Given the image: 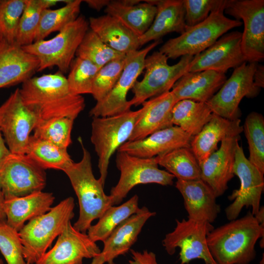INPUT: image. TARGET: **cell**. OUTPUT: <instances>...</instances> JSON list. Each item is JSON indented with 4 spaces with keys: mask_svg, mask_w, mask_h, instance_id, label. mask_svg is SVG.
I'll return each mask as SVG.
<instances>
[{
    "mask_svg": "<svg viewBox=\"0 0 264 264\" xmlns=\"http://www.w3.org/2000/svg\"><path fill=\"white\" fill-rule=\"evenodd\" d=\"M19 89L24 105L37 117L36 125L64 117L74 120L85 107L84 98L70 92L66 78L59 71L33 76Z\"/></svg>",
    "mask_w": 264,
    "mask_h": 264,
    "instance_id": "obj_1",
    "label": "cell"
},
{
    "mask_svg": "<svg viewBox=\"0 0 264 264\" xmlns=\"http://www.w3.org/2000/svg\"><path fill=\"white\" fill-rule=\"evenodd\" d=\"M264 236V226L249 211L214 228L207 237V243L217 264H249L255 258L257 241Z\"/></svg>",
    "mask_w": 264,
    "mask_h": 264,
    "instance_id": "obj_2",
    "label": "cell"
},
{
    "mask_svg": "<svg viewBox=\"0 0 264 264\" xmlns=\"http://www.w3.org/2000/svg\"><path fill=\"white\" fill-rule=\"evenodd\" d=\"M78 140L83 151L82 158L78 162H73L63 172L68 176L79 202V216L73 226L86 233L92 222L113 205L110 196L104 191L102 182L94 176L89 151L81 137Z\"/></svg>",
    "mask_w": 264,
    "mask_h": 264,
    "instance_id": "obj_3",
    "label": "cell"
},
{
    "mask_svg": "<svg viewBox=\"0 0 264 264\" xmlns=\"http://www.w3.org/2000/svg\"><path fill=\"white\" fill-rule=\"evenodd\" d=\"M225 2L226 0H222L200 23L191 27L186 25L183 33L168 40L159 51L174 59L185 55L194 56L209 47L230 30L241 26V21L225 16Z\"/></svg>",
    "mask_w": 264,
    "mask_h": 264,
    "instance_id": "obj_4",
    "label": "cell"
},
{
    "mask_svg": "<svg viewBox=\"0 0 264 264\" xmlns=\"http://www.w3.org/2000/svg\"><path fill=\"white\" fill-rule=\"evenodd\" d=\"M74 206V198L68 197L47 213L28 221L21 229L19 233L26 263L36 264L44 255L73 218Z\"/></svg>",
    "mask_w": 264,
    "mask_h": 264,
    "instance_id": "obj_5",
    "label": "cell"
},
{
    "mask_svg": "<svg viewBox=\"0 0 264 264\" xmlns=\"http://www.w3.org/2000/svg\"><path fill=\"white\" fill-rule=\"evenodd\" d=\"M144 110L142 106L114 116L92 117L90 140L98 157L99 178L104 186L111 156L129 141Z\"/></svg>",
    "mask_w": 264,
    "mask_h": 264,
    "instance_id": "obj_6",
    "label": "cell"
},
{
    "mask_svg": "<svg viewBox=\"0 0 264 264\" xmlns=\"http://www.w3.org/2000/svg\"><path fill=\"white\" fill-rule=\"evenodd\" d=\"M89 28L88 22L80 15L53 38L36 41L22 47L38 59V71L57 66L64 74L69 69L77 50Z\"/></svg>",
    "mask_w": 264,
    "mask_h": 264,
    "instance_id": "obj_7",
    "label": "cell"
},
{
    "mask_svg": "<svg viewBox=\"0 0 264 264\" xmlns=\"http://www.w3.org/2000/svg\"><path fill=\"white\" fill-rule=\"evenodd\" d=\"M193 58L183 56L177 63L169 65V58L159 51L147 56L144 76L141 81L137 80L132 88L134 96L129 101L130 106H137L147 99L170 91L176 82L188 71Z\"/></svg>",
    "mask_w": 264,
    "mask_h": 264,
    "instance_id": "obj_8",
    "label": "cell"
},
{
    "mask_svg": "<svg viewBox=\"0 0 264 264\" xmlns=\"http://www.w3.org/2000/svg\"><path fill=\"white\" fill-rule=\"evenodd\" d=\"M115 162L120 176L117 184L110 190L113 205L121 203L131 190L138 184H173L175 176L158 168L155 157L141 158L117 152Z\"/></svg>",
    "mask_w": 264,
    "mask_h": 264,
    "instance_id": "obj_9",
    "label": "cell"
},
{
    "mask_svg": "<svg viewBox=\"0 0 264 264\" xmlns=\"http://www.w3.org/2000/svg\"><path fill=\"white\" fill-rule=\"evenodd\" d=\"M46 181L44 170L26 154L10 152L0 160V191L4 198L42 191Z\"/></svg>",
    "mask_w": 264,
    "mask_h": 264,
    "instance_id": "obj_10",
    "label": "cell"
},
{
    "mask_svg": "<svg viewBox=\"0 0 264 264\" xmlns=\"http://www.w3.org/2000/svg\"><path fill=\"white\" fill-rule=\"evenodd\" d=\"M161 40L152 42L143 49L128 53L122 73L115 85L102 100L96 102L89 112L90 116L108 117L130 110L127 96L144 69L148 54L161 43Z\"/></svg>",
    "mask_w": 264,
    "mask_h": 264,
    "instance_id": "obj_11",
    "label": "cell"
},
{
    "mask_svg": "<svg viewBox=\"0 0 264 264\" xmlns=\"http://www.w3.org/2000/svg\"><path fill=\"white\" fill-rule=\"evenodd\" d=\"M224 12L242 21L241 48L247 63L264 59V0H226Z\"/></svg>",
    "mask_w": 264,
    "mask_h": 264,
    "instance_id": "obj_12",
    "label": "cell"
},
{
    "mask_svg": "<svg viewBox=\"0 0 264 264\" xmlns=\"http://www.w3.org/2000/svg\"><path fill=\"white\" fill-rule=\"evenodd\" d=\"M176 220L174 230L167 234L162 241L167 253L172 255L179 248L180 264H188L197 259L203 260L205 264H217L207 243L208 235L214 229L212 223L188 219Z\"/></svg>",
    "mask_w": 264,
    "mask_h": 264,
    "instance_id": "obj_13",
    "label": "cell"
},
{
    "mask_svg": "<svg viewBox=\"0 0 264 264\" xmlns=\"http://www.w3.org/2000/svg\"><path fill=\"white\" fill-rule=\"evenodd\" d=\"M258 63L245 62L234 68L230 77L206 102L213 113L231 120L239 119V105L242 98L255 97L260 91L253 82Z\"/></svg>",
    "mask_w": 264,
    "mask_h": 264,
    "instance_id": "obj_14",
    "label": "cell"
},
{
    "mask_svg": "<svg viewBox=\"0 0 264 264\" xmlns=\"http://www.w3.org/2000/svg\"><path fill=\"white\" fill-rule=\"evenodd\" d=\"M37 122L36 115L24 105L19 88L0 106V131L10 152L25 154Z\"/></svg>",
    "mask_w": 264,
    "mask_h": 264,
    "instance_id": "obj_15",
    "label": "cell"
},
{
    "mask_svg": "<svg viewBox=\"0 0 264 264\" xmlns=\"http://www.w3.org/2000/svg\"><path fill=\"white\" fill-rule=\"evenodd\" d=\"M233 172L240 179V187L228 197L233 201L225 209L229 220L237 219L244 207H251V213L255 215L260 208L264 188V175L245 157L239 144L236 150Z\"/></svg>",
    "mask_w": 264,
    "mask_h": 264,
    "instance_id": "obj_16",
    "label": "cell"
},
{
    "mask_svg": "<svg viewBox=\"0 0 264 264\" xmlns=\"http://www.w3.org/2000/svg\"><path fill=\"white\" fill-rule=\"evenodd\" d=\"M242 33H226L214 44L194 56L188 72L210 70L225 73L246 62L241 48Z\"/></svg>",
    "mask_w": 264,
    "mask_h": 264,
    "instance_id": "obj_17",
    "label": "cell"
},
{
    "mask_svg": "<svg viewBox=\"0 0 264 264\" xmlns=\"http://www.w3.org/2000/svg\"><path fill=\"white\" fill-rule=\"evenodd\" d=\"M101 252L96 242L76 230L70 221L52 248L35 264H82L84 259L93 258Z\"/></svg>",
    "mask_w": 264,
    "mask_h": 264,
    "instance_id": "obj_18",
    "label": "cell"
},
{
    "mask_svg": "<svg viewBox=\"0 0 264 264\" xmlns=\"http://www.w3.org/2000/svg\"><path fill=\"white\" fill-rule=\"evenodd\" d=\"M240 135L227 137L221 141L220 148L199 166L201 178L213 191L217 198L224 194L233 172L235 153Z\"/></svg>",
    "mask_w": 264,
    "mask_h": 264,
    "instance_id": "obj_19",
    "label": "cell"
},
{
    "mask_svg": "<svg viewBox=\"0 0 264 264\" xmlns=\"http://www.w3.org/2000/svg\"><path fill=\"white\" fill-rule=\"evenodd\" d=\"M193 136L179 127L173 126L138 140L128 141L117 152L141 158H152L181 147H190Z\"/></svg>",
    "mask_w": 264,
    "mask_h": 264,
    "instance_id": "obj_20",
    "label": "cell"
},
{
    "mask_svg": "<svg viewBox=\"0 0 264 264\" xmlns=\"http://www.w3.org/2000/svg\"><path fill=\"white\" fill-rule=\"evenodd\" d=\"M176 187L181 194L188 219L213 223L220 211L217 197L211 188L201 179H177Z\"/></svg>",
    "mask_w": 264,
    "mask_h": 264,
    "instance_id": "obj_21",
    "label": "cell"
},
{
    "mask_svg": "<svg viewBox=\"0 0 264 264\" xmlns=\"http://www.w3.org/2000/svg\"><path fill=\"white\" fill-rule=\"evenodd\" d=\"M39 61L16 44H0V88L22 83L33 77Z\"/></svg>",
    "mask_w": 264,
    "mask_h": 264,
    "instance_id": "obj_22",
    "label": "cell"
},
{
    "mask_svg": "<svg viewBox=\"0 0 264 264\" xmlns=\"http://www.w3.org/2000/svg\"><path fill=\"white\" fill-rule=\"evenodd\" d=\"M243 131L241 120H229L214 113L200 132L193 136L190 148L199 165L218 149V144L224 139L240 135Z\"/></svg>",
    "mask_w": 264,
    "mask_h": 264,
    "instance_id": "obj_23",
    "label": "cell"
},
{
    "mask_svg": "<svg viewBox=\"0 0 264 264\" xmlns=\"http://www.w3.org/2000/svg\"><path fill=\"white\" fill-rule=\"evenodd\" d=\"M177 101L170 90L144 102L142 104L143 113L136 123L129 141L140 140L173 126L172 110Z\"/></svg>",
    "mask_w": 264,
    "mask_h": 264,
    "instance_id": "obj_24",
    "label": "cell"
},
{
    "mask_svg": "<svg viewBox=\"0 0 264 264\" xmlns=\"http://www.w3.org/2000/svg\"><path fill=\"white\" fill-rule=\"evenodd\" d=\"M226 79L224 73L213 70L187 72L176 82L171 91L177 101L189 99L206 103Z\"/></svg>",
    "mask_w": 264,
    "mask_h": 264,
    "instance_id": "obj_25",
    "label": "cell"
},
{
    "mask_svg": "<svg viewBox=\"0 0 264 264\" xmlns=\"http://www.w3.org/2000/svg\"><path fill=\"white\" fill-rule=\"evenodd\" d=\"M156 6L157 12L149 29L139 37L140 46L159 40L170 33L181 34L186 29L185 9L182 0H148Z\"/></svg>",
    "mask_w": 264,
    "mask_h": 264,
    "instance_id": "obj_26",
    "label": "cell"
},
{
    "mask_svg": "<svg viewBox=\"0 0 264 264\" xmlns=\"http://www.w3.org/2000/svg\"><path fill=\"white\" fill-rule=\"evenodd\" d=\"M54 199L52 193L42 191L22 197L4 198L3 209L6 223L19 232L26 221L48 212Z\"/></svg>",
    "mask_w": 264,
    "mask_h": 264,
    "instance_id": "obj_27",
    "label": "cell"
},
{
    "mask_svg": "<svg viewBox=\"0 0 264 264\" xmlns=\"http://www.w3.org/2000/svg\"><path fill=\"white\" fill-rule=\"evenodd\" d=\"M155 215V212L144 206L121 223L103 242L101 253L105 263L111 264L115 258L126 253L136 242L146 222Z\"/></svg>",
    "mask_w": 264,
    "mask_h": 264,
    "instance_id": "obj_28",
    "label": "cell"
},
{
    "mask_svg": "<svg viewBox=\"0 0 264 264\" xmlns=\"http://www.w3.org/2000/svg\"><path fill=\"white\" fill-rule=\"evenodd\" d=\"M88 24L105 44L120 53L126 54L141 47L139 37L109 15L90 17Z\"/></svg>",
    "mask_w": 264,
    "mask_h": 264,
    "instance_id": "obj_29",
    "label": "cell"
},
{
    "mask_svg": "<svg viewBox=\"0 0 264 264\" xmlns=\"http://www.w3.org/2000/svg\"><path fill=\"white\" fill-rule=\"evenodd\" d=\"M143 1L135 5H127L120 0H110L104 12L140 37L149 29L157 12L156 6Z\"/></svg>",
    "mask_w": 264,
    "mask_h": 264,
    "instance_id": "obj_30",
    "label": "cell"
},
{
    "mask_svg": "<svg viewBox=\"0 0 264 264\" xmlns=\"http://www.w3.org/2000/svg\"><path fill=\"white\" fill-rule=\"evenodd\" d=\"M213 112L207 103L192 100L178 101L172 110V122L192 136L198 134L210 120Z\"/></svg>",
    "mask_w": 264,
    "mask_h": 264,
    "instance_id": "obj_31",
    "label": "cell"
},
{
    "mask_svg": "<svg viewBox=\"0 0 264 264\" xmlns=\"http://www.w3.org/2000/svg\"><path fill=\"white\" fill-rule=\"evenodd\" d=\"M138 197L135 195L118 206L110 207L98 219V222L88 230V235L93 242H104L124 220L138 212Z\"/></svg>",
    "mask_w": 264,
    "mask_h": 264,
    "instance_id": "obj_32",
    "label": "cell"
},
{
    "mask_svg": "<svg viewBox=\"0 0 264 264\" xmlns=\"http://www.w3.org/2000/svg\"><path fill=\"white\" fill-rule=\"evenodd\" d=\"M25 154L42 169L64 171L73 161L67 149L30 135Z\"/></svg>",
    "mask_w": 264,
    "mask_h": 264,
    "instance_id": "obj_33",
    "label": "cell"
},
{
    "mask_svg": "<svg viewBox=\"0 0 264 264\" xmlns=\"http://www.w3.org/2000/svg\"><path fill=\"white\" fill-rule=\"evenodd\" d=\"M158 165L164 167L177 179H200L198 162L190 147H181L155 156Z\"/></svg>",
    "mask_w": 264,
    "mask_h": 264,
    "instance_id": "obj_34",
    "label": "cell"
},
{
    "mask_svg": "<svg viewBox=\"0 0 264 264\" xmlns=\"http://www.w3.org/2000/svg\"><path fill=\"white\" fill-rule=\"evenodd\" d=\"M81 0H67L63 7L56 9H44L34 42L43 40L51 33L59 32L68 23L75 21L80 12Z\"/></svg>",
    "mask_w": 264,
    "mask_h": 264,
    "instance_id": "obj_35",
    "label": "cell"
},
{
    "mask_svg": "<svg viewBox=\"0 0 264 264\" xmlns=\"http://www.w3.org/2000/svg\"><path fill=\"white\" fill-rule=\"evenodd\" d=\"M249 152L248 159L264 174V117L252 111L246 116L243 127Z\"/></svg>",
    "mask_w": 264,
    "mask_h": 264,
    "instance_id": "obj_36",
    "label": "cell"
},
{
    "mask_svg": "<svg viewBox=\"0 0 264 264\" xmlns=\"http://www.w3.org/2000/svg\"><path fill=\"white\" fill-rule=\"evenodd\" d=\"M125 54L107 45L90 29L85 34L76 53L77 57L88 60L99 67Z\"/></svg>",
    "mask_w": 264,
    "mask_h": 264,
    "instance_id": "obj_37",
    "label": "cell"
},
{
    "mask_svg": "<svg viewBox=\"0 0 264 264\" xmlns=\"http://www.w3.org/2000/svg\"><path fill=\"white\" fill-rule=\"evenodd\" d=\"M48 9L45 0H26L21 18L15 44L22 47L34 42L42 12Z\"/></svg>",
    "mask_w": 264,
    "mask_h": 264,
    "instance_id": "obj_38",
    "label": "cell"
},
{
    "mask_svg": "<svg viewBox=\"0 0 264 264\" xmlns=\"http://www.w3.org/2000/svg\"><path fill=\"white\" fill-rule=\"evenodd\" d=\"M74 120L60 118L37 124L33 135L61 148L67 149L71 144V133Z\"/></svg>",
    "mask_w": 264,
    "mask_h": 264,
    "instance_id": "obj_39",
    "label": "cell"
},
{
    "mask_svg": "<svg viewBox=\"0 0 264 264\" xmlns=\"http://www.w3.org/2000/svg\"><path fill=\"white\" fill-rule=\"evenodd\" d=\"M100 68L88 60L76 57L66 78L70 92L74 95L91 94L93 81Z\"/></svg>",
    "mask_w": 264,
    "mask_h": 264,
    "instance_id": "obj_40",
    "label": "cell"
},
{
    "mask_svg": "<svg viewBox=\"0 0 264 264\" xmlns=\"http://www.w3.org/2000/svg\"><path fill=\"white\" fill-rule=\"evenodd\" d=\"M125 55L109 62L98 70L91 93L96 102L105 98L115 85L124 68Z\"/></svg>",
    "mask_w": 264,
    "mask_h": 264,
    "instance_id": "obj_41",
    "label": "cell"
},
{
    "mask_svg": "<svg viewBox=\"0 0 264 264\" xmlns=\"http://www.w3.org/2000/svg\"><path fill=\"white\" fill-rule=\"evenodd\" d=\"M26 0H2L0 6V32L3 39L15 44L19 23Z\"/></svg>",
    "mask_w": 264,
    "mask_h": 264,
    "instance_id": "obj_42",
    "label": "cell"
},
{
    "mask_svg": "<svg viewBox=\"0 0 264 264\" xmlns=\"http://www.w3.org/2000/svg\"><path fill=\"white\" fill-rule=\"evenodd\" d=\"M19 233L6 221L0 223V251L7 264H26Z\"/></svg>",
    "mask_w": 264,
    "mask_h": 264,
    "instance_id": "obj_43",
    "label": "cell"
},
{
    "mask_svg": "<svg viewBox=\"0 0 264 264\" xmlns=\"http://www.w3.org/2000/svg\"><path fill=\"white\" fill-rule=\"evenodd\" d=\"M185 21L187 26H193L204 21L222 0H182Z\"/></svg>",
    "mask_w": 264,
    "mask_h": 264,
    "instance_id": "obj_44",
    "label": "cell"
},
{
    "mask_svg": "<svg viewBox=\"0 0 264 264\" xmlns=\"http://www.w3.org/2000/svg\"><path fill=\"white\" fill-rule=\"evenodd\" d=\"M132 260L129 261V264H158L155 254L147 250L140 252L131 250Z\"/></svg>",
    "mask_w": 264,
    "mask_h": 264,
    "instance_id": "obj_45",
    "label": "cell"
},
{
    "mask_svg": "<svg viewBox=\"0 0 264 264\" xmlns=\"http://www.w3.org/2000/svg\"><path fill=\"white\" fill-rule=\"evenodd\" d=\"M253 82L255 86L261 88L264 86V66L257 64L253 75Z\"/></svg>",
    "mask_w": 264,
    "mask_h": 264,
    "instance_id": "obj_46",
    "label": "cell"
},
{
    "mask_svg": "<svg viewBox=\"0 0 264 264\" xmlns=\"http://www.w3.org/2000/svg\"><path fill=\"white\" fill-rule=\"evenodd\" d=\"M84 1L92 9L100 11L106 7L110 2L109 0H86Z\"/></svg>",
    "mask_w": 264,
    "mask_h": 264,
    "instance_id": "obj_47",
    "label": "cell"
},
{
    "mask_svg": "<svg viewBox=\"0 0 264 264\" xmlns=\"http://www.w3.org/2000/svg\"><path fill=\"white\" fill-rule=\"evenodd\" d=\"M10 153L6 145L2 133L0 131V160L7 155Z\"/></svg>",
    "mask_w": 264,
    "mask_h": 264,
    "instance_id": "obj_48",
    "label": "cell"
},
{
    "mask_svg": "<svg viewBox=\"0 0 264 264\" xmlns=\"http://www.w3.org/2000/svg\"><path fill=\"white\" fill-rule=\"evenodd\" d=\"M4 196L0 191V223L6 221V217L3 209Z\"/></svg>",
    "mask_w": 264,
    "mask_h": 264,
    "instance_id": "obj_49",
    "label": "cell"
},
{
    "mask_svg": "<svg viewBox=\"0 0 264 264\" xmlns=\"http://www.w3.org/2000/svg\"><path fill=\"white\" fill-rule=\"evenodd\" d=\"M254 216L258 222L264 226V208L263 206L260 207L258 212Z\"/></svg>",
    "mask_w": 264,
    "mask_h": 264,
    "instance_id": "obj_50",
    "label": "cell"
},
{
    "mask_svg": "<svg viewBox=\"0 0 264 264\" xmlns=\"http://www.w3.org/2000/svg\"><path fill=\"white\" fill-rule=\"evenodd\" d=\"M92 259L90 264H104L105 263V259L101 253Z\"/></svg>",
    "mask_w": 264,
    "mask_h": 264,
    "instance_id": "obj_51",
    "label": "cell"
},
{
    "mask_svg": "<svg viewBox=\"0 0 264 264\" xmlns=\"http://www.w3.org/2000/svg\"><path fill=\"white\" fill-rule=\"evenodd\" d=\"M123 4L127 5H135L142 1L140 0H120Z\"/></svg>",
    "mask_w": 264,
    "mask_h": 264,
    "instance_id": "obj_52",
    "label": "cell"
},
{
    "mask_svg": "<svg viewBox=\"0 0 264 264\" xmlns=\"http://www.w3.org/2000/svg\"><path fill=\"white\" fill-rule=\"evenodd\" d=\"M3 40V36L0 32V44L1 43Z\"/></svg>",
    "mask_w": 264,
    "mask_h": 264,
    "instance_id": "obj_53",
    "label": "cell"
},
{
    "mask_svg": "<svg viewBox=\"0 0 264 264\" xmlns=\"http://www.w3.org/2000/svg\"><path fill=\"white\" fill-rule=\"evenodd\" d=\"M0 264H3L2 260L0 259Z\"/></svg>",
    "mask_w": 264,
    "mask_h": 264,
    "instance_id": "obj_54",
    "label": "cell"
},
{
    "mask_svg": "<svg viewBox=\"0 0 264 264\" xmlns=\"http://www.w3.org/2000/svg\"><path fill=\"white\" fill-rule=\"evenodd\" d=\"M2 0H0V6L2 3Z\"/></svg>",
    "mask_w": 264,
    "mask_h": 264,
    "instance_id": "obj_55",
    "label": "cell"
},
{
    "mask_svg": "<svg viewBox=\"0 0 264 264\" xmlns=\"http://www.w3.org/2000/svg\"><path fill=\"white\" fill-rule=\"evenodd\" d=\"M114 264L113 262H112V263L111 264Z\"/></svg>",
    "mask_w": 264,
    "mask_h": 264,
    "instance_id": "obj_56",
    "label": "cell"
},
{
    "mask_svg": "<svg viewBox=\"0 0 264 264\" xmlns=\"http://www.w3.org/2000/svg\"><path fill=\"white\" fill-rule=\"evenodd\" d=\"M26 264H30L26 263Z\"/></svg>",
    "mask_w": 264,
    "mask_h": 264,
    "instance_id": "obj_57",
    "label": "cell"
}]
</instances>
